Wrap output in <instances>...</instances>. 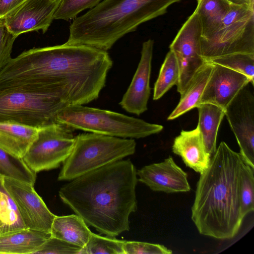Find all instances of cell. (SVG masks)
<instances>
[{
    "label": "cell",
    "mask_w": 254,
    "mask_h": 254,
    "mask_svg": "<svg viewBox=\"0 0 254 254\" xmlns=\"http://www.w3.org/2000/svg\"><path fill=\"white\" fill-rule=\"evenodd\" d=\"M67 105L47 90L14 87L0 91V122L40 128L56 122Z\"/></svg>",
    "instance_id": "7"
},
{
    "label": "cell",
    "mask_w": 254,
    "mask_h": 254,
    "mask_svg": "<svg viewBox=\"0 0 254 254\" xmlns=\"http://www.w3.org/2000/svg\"><path fill=\"white\" fill-rule=\"evenodd\" d=\"M113 61L107 51L83 45L33 48L11 58L0 71V91L43 88L68 105L99 97Z\"/></svg>",
    "instance_id": "1"
},
{
    "label": "cell",
    "mask_w": 254,
    "mask_h": 254,
    "mask_svg": "<svg viewBox=\"0 0 254 254\" xmlns=\"http://www.w3.org/2000/svg\"><path fill=\"white\" fill-rule=\"evenodd\" d=\"M136 142L92 132L75 136L72 151L63 163L59 181H71L83 174L133 154Z\"/></svg>",
    "instance_id": "6"
},
{
    "label": "cell",
    "mask_w": 254,
    "mask_h": 254,
    "mask_svg": "<svg viewBox=\"0 0 254 254\" xmlns=\"http://www.w3.org/2000/svg\"><path fill=\"white\" fill-rule=\"evenodd\" d=\"M213 66L212 63L207 62L197 71L186 90L181 95L179 103L168 117V120H174L198 106Z\"/></svg>",
    "instance_id": "21"
},
{
    "label": "cell",
    "mask_w": 254,
    "mask_h": 254,
    "mask_svg": "<svg viewBox=\"0 0 254 254\" xmlns=\"http://www.w3.org/2000/svg\"><path fill=\"white\" fill-rule=\"evenodd\" d=\"M219 64L247 76L254 85V54L235 53L216 58L207 61Z\"/></svg>",
    "instance_id": "27"
},
{
    "label": "cell",
    "mask_w": 254,
    "mask_h": 254,
    "mask_svg": "<svg viewBox=\"0 0 254 254\" xmlns=\"http://www.w3.org/2000/svg\"><path fill=\"white\" fill-rule=\"evenodd\" d=\"M213 64L199 104L209 103L224 110L240 91L251 83L244 74L225 66Z\"/></svg>",
    "instance_id": "14"
},
{
    "label": "cell",
    "mask_w": 254,
    "mask_h": 254,
    "mask_svg": "<svg viewBox=\"0 0 254 254\" xmlns=\"http://www.w3.org/2000/svg\"><path fill=\"white\" fill-rule=\"evenodd\" d=\"M181 0H102L69 26L68 44L107 51L139 25L164 14Z\"/></svg>",
    "instance_id": "4"
},
{
    "label": "cell",
    "mask_w": 254,
    "mask_h": 254,
    "mask_svg": "<svg viewBox=\"0 0 254 254\" xmlns=\"http://www.w3.org/2000/svg\"><path fill=\"white\" fill-rule=\"evenodd\" d=\"M51 233L29 228L0 236V254H33Z\"/></svg>",
    "instance_id": "19"
},
{
    "label": "cell",
    "mask_w": 254,
    "mask_h": 254,
    "mask_svg": "<svg viewBox=\"0 0 254 254\" xmlns=\"http://www.w3.org/2000/svg\"><path fill=\"white\" fill-rule=\"evenodd\" d=\"M248 85L225 109L243 161L254 169V97Z\"/></svg>",
    "instance_id": "11"
},
{
    "label": "cell",
    "mask_w": 254,
    "mask_h": 254,
    "mask_svg": "<svg viewBox=\"0 0 254 254\" xmlns=\"http://www.w3.org/2000/svg\"><path fill=\"white\" fill-rule=\"evenodd\" d=\"M82 248L50 236L34 253L40 254H79Z\"/></svg>",
    "instance_id": "31"
},
{
    "label": "cell",
    "mask_w": 254,
    "mask_h": 254,
    "mask_svg": "<svg viewBox=\"0 0 254 254\" xmlns=\"http://www.w3.org/2000/svg\"><path fill=\"white\" fill-rule=\"evenodd\" d=\"M179 74L176 57L174 52L170 50L161 65L158 78L154 84V100H158L174 85H177Z\"/></svg>",
    "instance_id": "26"
},
{
    "label": "cell",
    "mask_w": 254,
    "mask_h": 254,
    "mask_svg": "<svg viewBox=\"0 0 254 254\" xmlns=\"http://www.w3.org/2000/svg\"><path fill=\"white\" fill-rule=\"evenodd\" d=\"M240 197L245 217L254 210V169L244 162L241 172Z\"/></svg>",
    "instance_id": "29"
},
{
    "label": "cell",
    "mask_w": 254,
    "mask_h": 254,
    "mask_svg": "<svg viewBox=\"0 0 254 254\" xmlns=\"http://www.w3.org/2000/svg\"><path fill=\"white\" fill-rule=\"evenodd\" d=\"M201 55L208 61L235 53L254 54V9L231 4L219 27L209 38L200 40Z\"/></svg>",
    "instance_id": "8"
},
{
    "label": "cell",
    "mask_w": 254,
    "mask_h": 254,
    "mask_svg": "<svg viewBox=\"0 0 254 254\" xmlns=\"http://www.w3.org/2000/svg\"><path fill=\"white\" fill-rule=\"evenodd\" d=\"M73 129L59 122L40 127L37 137L22 158L29 168L37 174L59 167L73 148Z\"/></svg>",
    "instance_id": "9"
},
{
    "label": "cell",
    "mask_w": 254,
    "mask_h": 254,
    "mask_svg": "<svg viewBox=\"0 0 254 254\" xmlns=\"http://www.w3.org/2000/svg\"><path fill=\"white\" fill-rule=\"evenodd\" d=\"M138 181L155 191L168 193L189 191L187 174L171 156L160 163L143 167L137 171Z\"/></svg>",
    "instance_id": "16"
},
{
    "label": "cell",
    "mask_w": 254,
    "mask_h": 254,
    "mask_svg": "<svg viewBox=\"0 0 254 254\" xmlns=\"http://www.w3.org/2000/svg\"><path fill=\"white\" fill-rule=\"evenodd\" d=\"M154 41L142 44L141 58L136 70L119 104L127 112L139 116L147 110L150 95V78Z\"/></svg>",
    "instance_id": "15"
},
{
    "label": "cell",
    "mask_w": 254,
    "mask_h": 254,
    "mask_svg": "<svg viewBox=\"0 0 254 254\" xmlns=\"http://www.w3.org/2000/svg\"><path fill=\"white\" fill-rule=\"evenodd\" d=\"M197 127L202 137L207 152L212 156L216 149L218 129L225 116L223 109L209 103L200 104Z\"/></svg>",
    "instance_id": "22"
},
{
    "label": "cell",
    "mask_w": 254,
    "mask_h": 254,
    "mask_svg": "<svg viewBox=\"0 0 254 254\" xmlns=\"http://www.w3.org/2000/svg\"><path fill=\"white\" fill-rule=\"evenodd\" d=\"M3 186L16 204L27 228L51 233L55 217L34 185L26 182L3 177Z\"/></svg>",
    "instance_id": "12"
},
{
    "label": "cell",
    "mask_w": 254,
    "mask_h": 254,
    "mask_svg": "<svg viewBox=\"0 0 254 254\" xmlns=\"http://www.w3.org/2000/svg\"><path fill=\"white\" fill-rule=\"evenodd\" d=\"M201 27L195 11L184 23L170 45L179 68L177 91L182 95L197 71L206 63L201 56Z\"/></svg>",
    "instance_id": "10"
},
{
    "label": "cell",
    "mask_w": 254,
    "mask_h": 254,
    "mask_svg": "<svg viewBox=\"0 0 254 254\" xmlns=\"http://www.w3.org/2000/svg\"><path fill=\"white\" fill-rule=\"evenodd\" d=\"M231 4L244 6L254 8V0H226Z\"/></svg>",
    "instance_id": "35"
},
{
    "label": "cell",
    "mask_w": 254,
    "mask_h": 254,
    "mask_svg": "<svg viewBox=\"0 0 254 254\" xmlns=\"http://www.w3.org/2000/svg\"><path fill=\"white\" fill-rule=\"evenodd\" d=\"M102 0H61L54 15V20L74 19L85 9H92Z\"/></svg>",
    "instance_id": "30"
},
{
    "label": "cell",
    "mask_w": 254,
    "mask_h": 254,
    "mask_svg": "<svg viewBox=\"0 0 254 254\" xmlns=\"http://www.w3.org/2000/svg\"><path fill=\"white\" fill-rule=\"evenodd\" d=\"M137 181L134 165L122 159L71 180L59 193L87 225L115 237L129 230V215L137 209Z\"/></svg>",
    "instance_id": "2"
},
{
    "label": "cell",
    "mask_w": 254,
    "mask_h": 254,
    "mask_svg": "<svg viewBox=\"0 0 254 254\" xmlns=\"http://www.w3.org/2000/svg\"><path fill=\"white\" fill-rule=\"evenodd\" d=\"M231 4L226 0H197L195 11L201 27V39L210 37L229 12Z\"/></svg>",
    "instance_id": "23"
},
{
    "label": "cell",
    "mask_w": 254,
    "mask_h": 254,
    "mask_svg": "<svg viewBox=\"0 0 254 254\" xmlns=\"http://www.w3.org/2000/svg\"><path fill=\"white\" fill-rule=\"evenodd\" d=\"M172 151L187 167L199 174L208 168L211 157L197 126L191 130H182L174 140Z\"/></svg>",
    "instance_id": "17"
},
{
    "label": "cell",
    "mask_w": 254,
    "mask_h": 254,
    "mask_svg": "<svg viewBox=\"0 0 254 254\" xmlns=\"http://www.w3.org/2000/svg\"><path fill=\"white\" fill-rule=\"evenodd\" d=\"M0 175L34 185L36 173L31 171L22 158L14 156L0 148Z\"/></svg>",
    "instance_id": "25"
},
{
    "label": "cell",
    "mask_w": 254,
    "mask_h": 254,
    "mask_svg": "<svg viewBox=\"0 0 254 254\" xmlns=\"http://www.w3.org/2000/svg\"><path fill=\"white\" fill-rule=\"evenodd\" d=\"M61 0H26L3 18L8 30L16 37L33 31L45 33L54 20Z\"/></svg>",
    "instance_id": "13"
},
{
    "label": "cell",
    "mask_w": 254,
    "mask_h": 254,
    "mask_svg": "<svg viewBox=\"0 0 254 254\" xmlns=\"http://www.w3.org/2000/svg\"><path fill=\"white\" fill-rule=\"evenodd\" d=\"M39 128L10 122H0V148L22 158L37 136Z\"/></svg>",
    "instance_id": "18"
},
{
    "label": "cell",
    "mask_w": 254,
    "mask_h": 254,
    "mask_svg": "<svg viewBox=\"0 0 254 254\" xmlns=\"http://www.w3.org/2000/svg\"><path fill=\"white\" fill-rule=\"evenodd\" d=\"M56 121L73 129L123 138H143L163 128L160 125L83 105L66 106L58 113Z\"/></svg>",
    "instance_id": "5"
},
{
    "label": "cell",
    "mask_w": 254,
    "mask_h": 254,
    "mask_svg": "<svg viewBox=\"0 0 254 254\" xmlns=\"http://www.w3.org/2000/svg\"><path fill=\"white\" fill-rule=\"evenodd\" d=\"M26 0H0V19H3L9 12Z\"/></svg>",
    "instance_id": "34"
},
{
    "label": "cell",
    "mask_w": 254,
    "mask_h": 254,
    "mask_svg": "<svg viewBox=\"0 0 254 254\" xmlns=\"http://www.w3.org/2000/svg\"><path fill=\"white\" fill-rule=\"evenodd\" d=\"M16 38L8 30L3 19H0V71L12 58L11 53Z\"/></svg>",
    "instance_id": "33"
},
{
    "label": "cell",
    "mask_w": 254,
    "mask_h": 254,
    "mask_svg": "<svg viewBox=\"0 0 254 254\" xmlns=\"http://www.w3.org/2000/svg\"><path fill=\"white\" fill-rule=\"evenodd\" d=\"M91 233L84 220L77 214L55 215L51 236L83 248L87 243Z\"/></svg>",
    "instance_id": "20"
},
{
    "label": "cell",
    "mask_w": 254,
    "mask_h": 254,
    "mask_svg": "<svg viewBox=\"0 0 254 254\" xmlns=\"http://www.w3.org/2000/svg\"><path fill=\"white\" fill-rule=\"evenodd\" d=\"M27 228L0 175V236Z\"/></svg>",
    "instance_id": "24"
},
{
    "label": "cell",
    "mask_w": 254,
    "mask_h": 254,
    "mask_svg": "<svg viewBox=\"0 0 254 254\" xmlns=\"http://www.w3.org/2000/svg\"><path fill=\"white\" fill-rule=\"evenodd\" d=\"M125 241L91 233L87 243L82 248L79 254H125Z\"/></svg>",
    "instance_id": "28"
},
{
    "label": "cell",
    "mask_w": 254,
    "mask_h": 254,
    "mask_svg": "<svg viewBox=\"0 0 254 254\" xmlns=\"http://www.w3.org/2000/svg\"><path fill=\"white\" fill-rule=\"evenodd\" d=\"M244 162L240 153L222 141L200 174L191 218L200 234L229 240L238 234L245 217L240 197Z\"/></svg>",
    "instance_id": "3"
},
{
    "label": "cell",
    "mask_w": 254,
    "mask_h": 254,
    "mask_svg": "<svg viewBox=\"0 0 254 254\" xmlns=\"http://www.w3.org/2000/svg\"><path fill=\"white\" fill-rule=\"evenodd\" d=\"M125 254H171L172 251L164 245L138 241H126Z\"/></svg>",
    "instance_id": "32"
}]
</instances>
